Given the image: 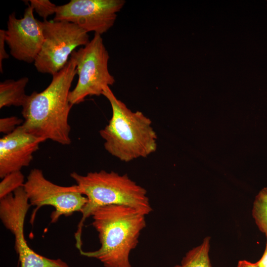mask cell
Instances as JSON below:
<instances>
[{
  "label": "cell",
  "instance_id": "cell-1",
  "mask_svg": "<svg viewBox=\"0 0 267 267\" xmlns=\"http://www.w3.org/2000/svg\"><path fill=\"white\" fill-rule=\"evenodd\" d=\"M77 74L76 65L70 59L65 67L52 75L42 91L27 95L22 106V125L28 133L61 145L70 144L68 118L72 105L69 101L72 83Z\"/></svg>",
  "mask_w": 267,
  "mask_h": 267
},
{
  "label": "cell",
  "instance_id": "cell-2",
  "mask_svg": "<svg viewBox=\"0 0 267 267\" xmlns=\"http://www.w3.org/2000/svg\"><path fill=\"white\" fill-rule=\"evenodd\" d=\"M91 216L101 246L94 251L81 250V255L98 260L105 267H131L130 254L146 226V215L131 207L110 205L96 209Z\"/></svg>",
  "mask_w": 267,
  "mask_h": 267
},
{
  "label": "cell",
  "instance_id": "cell-3",
  "mask_svg": "<svg viewBox=\"0 0 267 267\" xmlns=\"http://www.w3.org/2000/svg\"><path fill=\"white\" fill-rule=\"evenodd\" d=\"M102 95L109 102L112 116L108 124L99 131L105 149L123 162L145 158L157 148V135L151 120L142 112L132 111L114 94L109 86Z\"/></svg>",
  "mask_w": 267,
  "mask_h": 267
},
{
  "label": "cell",
  "instance_id": "cell-4",
  "mask_svg": "<svg viewBox=\"0 0 267 267\" xmlns=\"http://www.w3.org/2000/svg\"><path fill=\"white\" fill-rule=\"evenodd\" d=\"M70 177L76 181L79 191L88 199L75 233L76 246L79 251L82 250L84 222L96 209L110 205H122L134 208L145 215L152 211L146 189L126 174L101 170L85 176L72 172Z\"/></svg>",
  "mask_w": 267,
  "mask_h": 267
},
{
  "label": "cell",
  "instance_id": "cell-5",
  "mask_svg": "<svg viewBox=\"0 0 267 267\" xmlns=\"http://www.w3.org/2000/svg\"><path fill=\"white\" fill-rule=\"evenodd\" d=\"M70 57L76 63L78 75L77 84L69 95L72 106L83 102L88 96L102 95L106 87L115 83L108 70L109 55L101 35L94 34L84 47L74 51Z\"/></svg>",
  "mask_w": 267,
  "mask_h": 267
},
{
  "label": "cell",
  "instance_id": "cell-6",
  "mask_svg": "<svg viewBox=\"0 0 267 267\" xmlns=\"http://www.w3.org/2000/svg\"><path fill=\"white\" fill-rule=\"evenodd\" d=\"M44 35L41 49L35 62L37 70L52 76L66 65L75 49L89 42L88 33L66 21H41Z\"/></svg>",
  "mask_w": 267,
  "mask_h": 267
},
{
  "label": "cell",
  "instance_id": "cell-7",
  "mask_svg": "<svg viewBox=\"0 0 267 267\" xmlns=\"http://www.w3.org/2000/svg\"><path fill=\"white\" fill-rule=\"evenodd\" d=\"M23 187L31 205L36 206L31 222H34L38 210L44 206L54 207L50 218L51 222L54 223L61 216L68 217L75 212H82L88 201L76 184L70 186L55 184L47 180L39 169L31 170Z\"/></svg>",
  "mask_w": 267,
  "mask_h": 267
},
{
  "label": "cell",
  "instance_id": "cell-8",
  "mask_svg": "<svg viewBox=\"0 0 267 267\" xmlns=\"http://www.w3.org/2000/svg\"><path fill=\"white\" fill-rule=\"evenodd\" d=\"M31 206L23 187L0 199V218L5 227L14 235V248L20 267H63L61 259L40 255L28 244L24 237V225Z\"/></svg>",
  "mask_w": 267,
  "mask_h": 267
},
{
  "label": "cell",
  "instance_id": "cell-9",
  "mask_svg": "<svg viewBox=\"0 0 267 267\" xmlns=\"http://www.w3.org/2000/svg\"><path fill=\"white\" fill-rule=\"evenodd\" d=\"M124 0H71L57 6L54 21H66L100 35L114 24Z\"/></svg>",
  "mask_w": 267,
  "mask_h": 267
},
{
  "label": "cell",
  "instance_id": "cell-10",
  "mask_svg": "<svg viewBox=\"0 0 267 267\" xmlns=\"http://www.w3.org/2000/svg\"><path fill=\"white\" fill-rule=\"evenodd\" d=\"M5 41L13 57L28 63H34L41 49L44 35L41 21L34 17L30 4H28L21 18H17L15 12L9 14Z\"/></svg>",
  "mask_w": 267,
  "mask_h": 267
},
{
  "label": "cell",
  "instance_id": "cell-11",
  "mask_svg": "<svg viewBox=\"0 0 267 267\" xmlns=\"http://www.w3.org/2000/svg\"><path fill=\"white\" fill-rule=\"evenodd\" d=\"M46 141L27 132L22 125L0 139V178L28 166L40 143Z\"/></svg>",
  "mask_w": 267,
  "mask_h": 267
},
{
  "label": "cell",
  "instance_id": "cell-12",
  "mask_svg": "<svg viewBox=\"0 0 267 267\" xmlns=\"http://www.w3.org/2000/svg\"><path fill=\"white\" fill-rule=\"evenodd\" d=\"M29 82L26 77L17 80H6L0 83V108L4 107L23 106L27 95L25 89Z\"/></svg>",
  "mask_w": 267,
  "mask_h": 267
},
{
  "label": "cell",
  "instance_id": "cell-13",
  "mask_svg": "<svg viewBox=\"0 0 267 267\" xmlns=\"http://www.w3.org/2000/svg\"><path fill=\"white\" fill-rule=\"evenodd\" d=\"M210 237H206L200 245L189 250L183 258L180 265L174 267H212L209 251Z\"/></svg>",
  "mask_w": 267,
  "mask_h": 267
},
{
  "label": "cell",
  "instance_id": "cell-14",
  "mask_svg": "<svg viewBox=\"0 0 267 267\" xmlns=\"http://www.w3.org/2000/svg\"><path fill=\"white\" fill-rule=\"evenodd\" d=\"M252 215L260 231L267 237V187L262 189L256 196Z\"/></svg>",
  "mask_w": 267,
  "mask_h": 267
},
{
  "label": "cell",
  "instance_id": "cell-15",
  "mask_svg": "<svg viewBox=\"0 0 267 267\" xmlns=\"http://www.w3.org/2000/svg\"><path fill=\"white\" fill-rule=\"evenodd\" d=\"M24 176L21 171L10 173L5 176L0 182V199L23 187Z\"/></svg>",
  "mask_w": 267,
  "mask_h": 267
},
{
  "label": "cell",
  "instance_id": "cell-16",
  "mask_svg": "<svg viewBox=\"0 0 267 267\" xmlns=\"http://www.w3.org/2000/svg\"><path fill=\"white\" fill-rule=\"evenodd\" d=\"M29 1L34 11L43 18L44 20L55 14L57 6L48 0H30Z\"/></svg>",
  "mask_w": 267,
  "mask_h": 267
},
{
  "label": "cell",
  "instance_id": "cell-17",
  "mask_svg": "<svg viewBox=\"0 0 267 267\" xmlns=\"http://www.w3.org/2000/svg\"><path fill=\"white\" fill-rule=\"evenodd\" d=\"M24 120L16 116L3 117L0 119V132L8 134L23 124Z\"/></svg>",
  "mask_w": 267,
  "mask_h": 267
},
{
  "label": "cell",
  "instance_id": "cell-18",
  "mask_svg": "<svg viewBox=\"0 0 267 267\" xmlns=\"http://www.w3.org/2000/svg\"><path fill=\"white\" fill-rule=\"evenodd\" d=\"M5 30H0V71L3 73L2 61L9 58V55L7 53L5 49Z\"/></svg>",
  "mask_w": 267,
  "mask_h": 267
},
{
  "label": "cell",
  "instance_id": "cell-19",
  "mask_svg": "<svg viewBox=\"0 0 267 267\" xmlns=\"http://www.w3.org/2000/svg\"><path fill=\"white\" fill-rule=\"evenodd\" d=\"M258 267H267V237L266 248L262 258L255 263Z\"/></svg>",
  "mask_w": 267,
  "mask_h": 267
},
{
  "label": "cell",
  "instance_id": "cell-20",
  "mask_svg": "<svg viewBox=\"0 0 267 267\" xmlns=\"http://www.w3.org/2000/svg\"><path fill=\"white\" fill-rule=\"evenodd\" d=\"M237 267H258L255 263H252L246 260L239 261Z\"/></svg>",
  "mask_w": 267,
  "mask_h": 267
}]
</instances>
